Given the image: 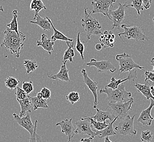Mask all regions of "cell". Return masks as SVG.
I'll return each instance as SVG.
<instances>
[{
  "instance_id": "obj_1",
  "label": "cell",
  "mask_w": 154,
  "mask_h": 142,
  "mask_svg": "<svg viewBox=\"0 0 154 142\" xmlns=\"http://www.w3.org/2000/svg\"><path fill=\"white\" fill-rule=\"evenodd\" d=\"M3 33L5 36L1 47L5 48L6 51H9L10 53L19 58L21 51L24 48L26 36L21 32L18 35L15 31H11L7 29L4 31Z\"/></svg>"
},
{
  "instance_id": "obj_2",
  "label": "cell",
  "mask_w": 154,
  "mask_h": 142,
  "mask_svg": "<svg viewBox=\"0 0 154 142\" xmlns=\"http://www.w3.org/2000/svg\"><path fill=\"white\" fill-rule=\"evenodd\" d=\"M125 87L124 84H120L118 88L116 89L105 87V89H101L100 92V94H107L106 101L108 103L125 102L130 100L132 97V94L126 91Z\"/></svg>"
},
{
  "instance_id": "obj_3",
  "label": "cell",
  "mask_w": 154,
  "mask_h": 142,
  "mask_svg": "<svg viewBox=\"0 0 154 142\" xmlns=\"http://www.w3.org/2000/svg\"><path fill=\"white\" fill-rule=\"evenodd\" d=\"M91 13V12L88 8H85L84 15L81 20L82 25L85 31L86 37L88 41L91 39V36H97L102 33L101 31V24L98 21L92 17Z\"/></svg>"
},
{
  "instance_id": "obj_4",
  "label": "cell",
  "mask_w": 154,
  "mask_h": 142,
  "mask_svg": "<svg viewBox=\"0 0 154 142\" xmlns=\"http://www.w3.org/2000/svg\"><path fill=\"white\" fill-rule=\"evenodd\" d=\"M134 102V99L131 97L130 100L125 102L108 103L106 110L113 113L118 120H120L128 116V112L131 110V106Z\"/></svg>"
},
{
  "instance_id": "obj_5",
  "label": "cell",
  "mask_w": 154,
  "mask_h": 142,
  "mask_svg": "<svg viewBox=\"0 0 154 142\" xmlns=\"http://www.w3.org/2000/svg\"><path fill=\"white\" fill-rule=\"evenodd\" d=\"M121 27L124 30L123 32L119 33L118 36L122 39V35L124 36L126 38L130 40L133 39L137 41H143L144 40L148 41L150 39L145 36L142 29L139 26H129L126 24H122Z\"/></svg>"
},
{
  "instance_id": "obj_6",
  "label": "cell",
  "mask_w": 154,
  "mask_h": 142,
  "mask_svg": "<svg viewBox=\"0 0 154 142\" xmlns=\"http://www.w3.org/2000/svg\"><path fill=\"white\" fill-rule=\"evenodd\" d=\"M136 115L131 117L128 115L125 118L120 120L118 125L115 127V130L122 136H135L137 131L134 129V123Z\"/></svg>"
},
{
  "instance_id": "obj_7",
  "label": "cell",
  "mask_w": 154,
  "mask_h": 142,
  "mask_svg": "<svg viewBox=\"0 0 154 142\" xmlns=\"http://www.w3.org/2000/svg\"><path fill=\"white\" fill-rule=\"evenodd\" d=\"M120 66L119 71L121 73L130 72L134 69H144V67H142L134 61L132 57L126 53L118 54L116 57Z\"/></svg>"
},
{
  "instance_id": "obj_8",
  "label": "cell",
  "mask_w": 154,
  "mask_h": 142,
  "mask_svg": "<svg viewBox=\"0 0 154 142\" xmlns=\"http://www.w3.org/2000/svg\"><path fill=\"white\" fill-rule=\"evenodd\" d=\"M116 1V0H94L91 2V6L93 7L92 13L94 14L101 13L112 20L109 15V11L110 8L113 7V3Z\"/></svg>"
},
{
  "instance_id": "obj_9",
  "label": "cell",
  "mask_w": 154,
  "mask_h": 142,
  "mask_svg": "<svg viewBox=\"0 0 154 142\" xmlns=\"http://www.w3.org/2000/svg\"><path fill=\"white\" fill-rule=\"evenodd\" d=\"M126 4H122L119 3V7L116 10L109 9V15L110 18L112 17V21H113L112 29L116 28L118 30L120 29L121 24L125 18V8Z\"/></svg>"
},
{
  "instance_id": "obj_10",
  "label": "cell",
  "mask_w": 154,
  "mask_h": 142,
  "mask_svg": "<svg viewBox=\"0 0 154 142\" xmlns=\"http://www.w3.org/2000/svg\"><path fill=\"white\" fill-rule=\"evenodd\" d=\"M77 128L75 130V134L81 135H88L93 138L96 136L95 131L91 128V124L88 119L80 118V120L75 122Z\"/></svg>"
},
{
  "instance_id": "obj_11",
  "label": "cell",
  "mask_w": 154,
  "mask_h": 142,
  "mask_svg": "<svg viewBox=\"0 0 154 142\" xmlns=\"http://www.w3.org/2000/svg\"><path fill=\"white\" fill-rule=\"evenodd\" d=\"M86 65L89 67L94 66L97 69L98 72L103 73L110 71L111 73H114L116 71V68L113 66L109 60L97 61L95 59H92L90 62L86 63Z\"/></svg>"
},
{
  "instance_id": "obj_12",
  "label": "cell",
  "mask_w": 154,
  "mask_h": 142,
  "mask_svg": "<svg viewBox=\"0 0 154 142\" xmlns=\"http://www.w3.org/2000/svg\"><path fill=\"white\" fill-rule=\"evenodd\" d=\"M81 73L83 75L84 83L86 84V86L88 87V88L90 90V91L92 92V94L94 95V103L93 107H94V108L96 109L97 106L98 104L97 92V91L98 89V83L92 80L91 79H90L89 78L85 69H84V68L82 69V70L81 71Z\"/></svg>"
},
{
  "instance_id": "obj_13",
  "label": "cell",
  "mask_w": 154,
  "mask_h": 142,
  "mask_svg": "<svg viewBox=\"0 0 154 142\" xmlns=\"http://www.w3.org/2000/svg\"><path fill=\"white\" fill-rule=\"evenodd\" d=\"M31 113H27V115L25 116L20 117L16 113H13V116L14 119L20 126L26 130L30 134V136L32 135L34 131L35 125L33 124L31 119Z\"/></svg>"
},
{
  "instance_id": "obj_14",
  "label": "cell",
  "mask_w": 154,
  "mask_h": 142,
  "mask_svg": "<svg viewBox=\"0 0 154 142\" xmlns=\"http://www.w3.org/2000/svg\"><path fill=\"white\" fill-rule=\"evenodd\" d=\"M72 119H66L61 122H57L56 126H60L61 128V132L68 137V142H72L75 134V128L72 124Z\"/></svg>"
},
{
  "instance_id": "obj_15",
  "label": "cell",
  "mask_w": 154,
  "mask_h": 142,
  "mask_svg": "<svg viewBox=\"0 0 154 142\" xmlns=\"http://www.w3.org/2000/svg\"><path fill=\"white\" fill-rule=\"evenodd\" d=\"M136 68L132 69V71L129 72V73L128 74V77L124 79H116V77L113 76L112 78L109 83L106 86L107 88H109L112 89H117L118 88L119 85L120 84H122V83L126 81H130L131 82H134L135 80L137 79V72Z\"/></svg>"
},
{
  "instance_id": "obj_16",
  "label": "cell",
  "mask_w": 154,
  "mask_h": 142,
  "mask_svg": "<svg viewBox=\"0 0 154 142\" xmlns=\"http://www.w3.org/2000/svg\"><path fill=\"white\" fill-rule=\"evenodd\" d=\"M154 106V100L153 99H150V105L148 108L144 110L141 113L139 118L137 119V122H140L142 124L145 126L151 125V122L153 120L154 118L151 116V110Z\"/></svg>"
},
{
  "instance_id": "obj_17",
  "label": "cell",
  "mask_w": 154,
  "mask_h": 142,
  "mask_svg": "<svg viewBox=\"0 0 154 142\" xmlns=\"http://www.w3.org/2000/svg\"><path fill=\"white\" fill-rule=\"evenodd\" d=\"M115 38L116 36L113 33V31L106 30L101 34L100 41L102 47L104 48H112L114 47Z\"/></svg>"
},
{
  "instance_id": "obj_18",
  "label": "cell",
  "mask_w": 154,
  "mask_h": 142,
  "mask_svg": "<svg viewBox=\"0 0 154 142\" xmlns=\"http://www.w3.org/2000/svg\"><path fill=\"white\" fill-rule=\"evenodd\" d=\"M66 63L67 62H63V64L61 67L59 72L57 74H52L51 76L48 74V77L51 79H55L57 81L60 80L63 82H69L70 79L68 76V70L66 67Z\"/></svg>"
},
{
  "instance_id": "obj_19",
  "label": "cell",
  "mask_w": 154,
  "mask_h": 142,
  "mask_svg": "<svg viewBox=\"0 0 154 142\" xmlns=\"http://www.w3.org/2000/svg\"><path fill=\"white\" fill-rule=\"evenodd\" d=\"M96 115L93 116H91L90 118L94 119L96 121L98 122H106V120L108 119L112 122L114 119L116 118L115 116L113 115V113L108 111V110H106L103 111L101 109H98L96 108Z\"/></svg>"
},
{
  "instance_id": "obj_20",
  "label": "cell",
  "mask_w": 154,
  "mask_h": 142,
  "mask_svg": "<svg viewBox=\"0 0 154 142\" xmlns=\"http://www.w3.org/2000/svg\"><path fill=\"white\" fill-rule=\"evenodd\" d=\"M152 85L150 83V80H145L144 84H140L139 83H136L134 86L137 89V91L140 92L145 96L148 100L153 99L154 100V96L151 93V86Z\"/></svg>"
},
{
  "instance_id": "obj_21",
  "label": "cell",
  "mask_w": 154,
  "mask_h": 142,
  "mask_svg": "<svg viewBox=\"0 0 154 142\" xmlns=\"http://www.w3.org/2000/svg\"><path fill=\"white\" fill-rule=\"evenodd\" d=\"M117 120L118 118H116L112 122H110L108 126L103 130L100 131L95 130L96 136H97L98 138L100 139H102V138H104L106 137L112 136L116 135V133L113 128V124Z\"/></svg>"
},
{
  "instance_id": "obj_22",
  "label": "cell",
  "mask_w": 154,
  "mask_h": 142,
  "mask_svg": "<svg viewBox=\"0 0 154 142\" xmlns=\"http://www.w3.org/2000/svg\"><path fill=\"white\" fill-rule=\"evenodd\" d=\"M54 45V41L52 39H48L47 36L45 33L42 35L41 39L37 41V45L42 47L50 55H51V51H53Z\"/></svg>"
},
{
  "instance_id": "obj_23",
  "label": "cell",
  "mask_w": 154,
  "mask_h": 142,
  "mask_svg": "<svg viewBox=\"0 0 154 142\" xmlns=\"http://www.w3.org/2000/svg\"><path fill=\"white\" fill-rule=\"evenodd\" d=\"M18 103L20 104L21 107L20 112L19 114L20 117L24 116L25 114L27 113L31 112V108L32 104L31 100V96H28L27 97L23 100H18Z\"/></svg>"
},
{
  "instance_id": "obj_24",
  "label": "cell",
  "mask_w": 154,
  "mask_h": 142,
  "mask_svg": "<svg viewBox=\"0 0 154 142\" xmlns=\"http://www.w3.org/2000/svg\"><path fill=\"white\" fill-rule=\"evenodd\" d=\"M33 20L36 21H31L30 23L35 24L38 25L44 31H51V28L50 21L48 20L47 18H42L40 15L38 14L34 17Z\"/></svg>"
},
{
  "instance_id": "obj_25",
  "label": "cell",
  "mask_w": 154,
  "mask_h": 142,
  "mask_svg": "<svg viewBox=\"0 0 154 142\" xmlns=\"http://www.w3.org/2000/svg\"><path fill=\"white\" fill-rule=\"evenodd\" d=\"M31 100L32 104V106L35 110L38 108L47 109L48 108V103L51 100H46L44 98H38L37 97H31Z\"/></svg>"
},
{
  "instance_id": "obj_26",
  "label": "cell",
  "mask_w": 154,
  "mask_h": 142,
  "mask_svg": "<svg viewBox=\"0 0 154 142\" xmlns=\"http://www.w3.org/2000/svg\"><path fill=\"white\" fill-rule=\"evenodd\" d=\"M66 44L67 45L68 48V49L65 51L63 57V62H67L68 60L70 62H73V57L74 56V51L73 48L74 46V41L66 42Z\"/></svg>"
},
{
  "instance_id": "obj_27",
  "label": "cell",
  "mask_w": 154,
  "mask_h": 142,
  "mask_svg": "<svg viewBox=\"0 0 154 142\" xmlns=\"http://www.w3.org/2000/svg\"><path fill=\"white\" fill-rule=\"evenodd\" d=\"M48 20L50 21L51 23V27L53 28L54 30V34L51 37V39L53 41H56L57 40H60V41H69V42H73L74 41V39H69L67 37H66V36L64 35L61 32L55 29V27L54 26L53 24L52 23L51 21V19L48 17H46Z\"/></svg>"
},
{
  "instance_id": "obj_28",
  "label": "cell",
  "mask_w": 154,
  "mask_h": 142,
  "mask_svg": "<svg viewBox=\"0 0 154 142\" xmlns=\"http://www.w3.org/2000/svg\"><path fill=\"white\" fill-rule=\"evenodd\" d=\"M12 14H13V19L10 23L7 25V29L11 31H14L17 33L18 35H19L21 31H20L18 29V21H17L18 11L14 10L12 12Z\"/></svg>"
},
{
  "instance_id": "obj_29",
  "label": "cell",
  "mask_w": 154,
  "mask_h": 142,
  "mask_svg": "<svg viewBox=\"0 0 154 142\" xmlns=\"http://www.w3.org/2000/svg\"><path fill=\"white\" fill-rule=\"evenodd\" d=\"M31 11H35V17L39 14V12L42 9H47L45 4L42 0H32L30 6Z\"/></svg>"
},
{
  "instance_id": "obj_30",
  "label": "cell",
  "mask_w": 154,
  "mask_h": 142,
  "mask_svg": "<svg viewBox=\"0 0 154 142\" xmlns=\"http://www.w3.org/2000/svg\"><path fill=\"white\" fill-rule=\"evenodd\" d=\"M80 118L82 119H88L89 120V121L90 122L91 124L92 125V127H94V128H95L96 130H103L105 128L108 126V124H107L106 123V122H97L94 119L90 118V117H87V116H82Z\"/></svg>"
},
{
  "instance_id": "obj_31",
  "label": "cell",
  "mask_w": 154,
  "mask_h": 142,
  "mask_svg": "<svg viewBox=\"0 0 154 142\" xmlns=\"http://www.w3.org/2000/svg\"><path fill=\"white\" fill-rule=\"evenodd\" d=\"M23 64L26 69L27 74H30V73L35 72L38 67L37 62L33 60H25Z\"/></svg>"
},
{
  "instance_id": "obj_32",
  "label": "cell",
  "mask_w": 154,
  "mask_h": 142,
  "mask_svg": "<svg viewBox=\"0 0 154 142\" xmlns=\"http://www.w3.org/2000/svg\"><path fill=\"white\" fill-rule=\"evenodd\" d=\"M5 83L6 86L8 89L14 90V89H16V88L18 87L19 84L20 83V81L18 80L17 79H16L15 77L8 76L5 81Z\"/></svg>"
},
{
  "instance_id": "obj_33",
  "label": "cell",
  "mask_w": 154,
  "mask_h": 142,
  "mask_svg": "<svg viewBox=\"0 0 154 142\" xmlns=\"http://www.w3.org/2000/svg\"><path fill=\"white\" fill-rule=\"evenodd\" d=\"M132 3L131 5H126V7H133L135 8L137 12L138 15H140V11L144 10V7L143 6L142 0H131Z\"/></svg>"
},
{
  "instance_id": "obj_34",
  "label": "cell",
  "mask_w": 154,
  "mask_h": 142,
  "mask_svg": "<svg viewBox=\"0 0 154 142\" xmlns=\"http://www.w3.org/2000/svg\"><path fill=\"white\" fill-rule=\"evenodd\" d=\"M80 32L78 33L77 37V42H76V45H75V48L77 51L80 54V56L82 57V59L83 60V61L84 60V51L85 50V47L84 45L83 44V43H82L80 41Z\"/></svg>"
},
{
  "instance_id": "obj_35",
  "label": "cell",
  "mask_w": 154,
  "mask_h": 142,
  "mask_svg": "<svg viewBox=\"0 0 154 142\" xmlns=\"http://www.w3.org/2000/svg\"><path fill=\"white\" fill-rule=\"evenodd\" d=\"M154 133L150 130L142 131L140 135V139L143 142H151Z\"/></svg>"
},
{
  "instance_id": "obj_36",
  "label": "cell",
  "mask_w": 154,
  "mask_h": 142,
  "mask_svg": "<svg viewBox=\"0 0 154 142\" xmlns=\"http://www.w3.org/2000/svg\"><path fill=\"white\" fill-rule=\"evenodd\" d=\"M80 99L79 94L78 92L75 91H72L66 96V100L69 101L71 104H74L75 103L79 101Z\"/></svg>"
},
{
  "instance_id": "obj_37",
  "label": "cell",
  "mask_w": 154,
  "mask_h": 142,
  "mask_svg": "<svg viewBox=\"0 0 154 142\" xmlns=\"http://www.w3.org/2000/svg\"><path fill=\"white\" fill-rule=\"evenodd\" d=\"M37 120L35 121V127H34V131L32 135L29 138V142H42L41 137L39 136L37 133H36L37 127Z\"/></svg>"
},
{
  "instance_id": "obj_38",
  "label": "cell",
  "mask_w": 154,
  "mask_h": 142,
  "mask_svg": "<svg viewBox=\"0 0 154 142\" xmlns=\"http://www.w3.org/2000/svg\"><path fill=\"white\" fill-rule=\"evenodd\" d=\"M22 89H23L24 91L26 92L28 95H29L34 90L32 82L31 81L30 82L24 81L22 84Z\"/></svg>"
},
{
  "instance_id": "obj_39",
  "label": "cell",
  "mask_w": 154,
  "mask_h": 142,
  "mask_svg": "<svg viewBox=\"0 0 154 142\" xmlns=\"http://www.w3.org/2000/svg\"><path fill=\"white\" fill-rule=\"evenodd\" d=\"M15 95L17 97V100H23L28 97V95L26 92L24 91V90L18 86L16 88Z\"/></svg>"
},
{
  "instance_id": "obj_40",
  "label": "cell",
  "mask_w": 154,
  "mask_h": 142,
  "mask_svg": "<svg viewBox=\"0 0 154 142\" xmlns=\"http://www.w3.org/2000/svg\"><path fill=\"white\" fill-rule=\"evenodd\" d=\"M42 98L46 100H51V91L46 87H43L41 90Z\"/></svg>"
},
{
  "instance_id": "obj_41",
  "label": "cell",
  "mask_w": 154,
  "mask_h": 142,
  "mask_svg": "<svg viewBox=\"0 0 154 142\" xmlns=\"http://www.w3.org/2000/svg\"><path fill=\"white\" fill-rule=\"evenodd\" d=\"M145 80H149L154 82V72L153 71H145Z\"/></svg>"
},
{
  "instance_id": "obj_42",
  "label": "cell",
  "mask_w": 154,
  "mask_h": 142,
  "mask_svg": "<svg viewBox=\"0 0 154 142\" xmlns=\"http://www.w3.org/2000/svg\"><path fill=\"white\" fill-rule=\"evenodd\" d=\"M143 6L144 8V9H148L150 7L152 0H142Z\"/></svg>"
},
{
  "instance_id": "obj_43",
  "label": "cell",
  "mask_w": 154,
  "mask_h": 142,
  "mask_svg": "<svg viewBox=\"0 0 154 142\" xmlns=\"http://www.w3.org/2000/svg\"><path fill=\"white\" fill-rule=\"evenodd\" d=\"M79 142H94V140H93V138L92 137H90L89 138H82Z\"/></svg>"
},
{
  "instance_id": "obj_44",
  "label": "cell",
  "mask_w": 154,
  "mask_h": 142,
  "mask_svg": "<svg viewBox=\"0 0 154 142\" xmlns=\"http://www.w3.org/2000/svg\"><path fill=\"white\" fill-rule=\"evenodd\" d=\"M102 45L100 43H97L96 45H95V49L97 50V51H101V49H102Z\"/></svg>"
},
{
  "instance_id": "obj_45",
  "label": "cell",
  "mask_w": 154,
  "mask_h": 142,
  "mask_svg": "<svg viewBox=\"0 0 154 142\" xmlns=\"http://www.w3.org/2000/svg\"><path fill=\"white\" fill-rule=\"evenodd\" d=\"M150 64L151 65L153 66V71H154V57H152L151 60V61H150Z\"/></svg>"
},
{
  "instance_id": "obj_46",
  "label": "cell",
  "mask_w": 154,
  "mask_h": 142,
  "mask_svg": "<svg viewBox=\"0 0 154 142\" xmlns=\"http://www.w3.org/2000/svg\"><path fill=\"white\" fill-rule=\"evenodd\" d=\"M151 93L152 95L154 96V86L151 85Z\"/></svg>"
},
{
  "instance_id": "obj_47",
  "label": "cell",
  "mask_w": 154,
  "mask_h": 142,
  "mask_svg": "<svg viewBox=\"0 0 154 142\" xmlns=\"http://www.w3.org/2000/svg\"><path fill=\"white\" fill-rule=\"evenodd\" d=\"M104 142H112L110 140L109 138V137H105L104 138Z\"/></svg>"
},
{
  "instance_id": "obj_48",
  "label": "cell",
  "mask_w": 154,
  "mask_h": 142,
  "mask_svg": "<svg viewBox=\"0 0 154 142\" xmlns=\"http://www.w3.org/2000/svg\"><path fill=\"white\" fill-rule=\"evenodd\" d=\"M0 11L1 12H4V9H3V7L2 6H0Z\"/></svg>"
},
{
  "instance_id": "obj_49",
  "label": "cell",
  "mask_w": 154,
  "mask_h": 142,
  "mask_svg": "<svg viewBox=\"0 0 154 142\" xmlns=\"http://www.w3.org/2000/svg\"><path fill=\"white\" fill-rule=\"evenodd\" d=\"M124 1H125V4H126L127 2H128V0H124Z\"/></svg>"
},
{
  "instance_id": "obj_50",
  "label": "cell",
  "mask_w": 154,
  "mask_h": 142,
  "mask_svg": "<svg viewBox=\"0 0 154 142\" xmlns=\"http://www.w3.org/2000/svg\"><path fill=\"white\" fill-rule=\"evenodd\" d=\"M153 21H154V18H153Z\"/></svg>"
},
{
  "instance_id": "obj_51",
  "label": "cell",
  "mask_w": 154,
  "mask_h": 142,
  "mask_svg": "<svg viewBox=\"0 0 154 142\" xmlns=\"http://www.w3.org/2000/svg\"><path fill=\"white\" fill-rule=\"evenodd\" d=\"M1 67H0V72H1Z\"/></svg>"
},
{
  "instance_id": "obj_52",
  "label": "cell",
  "mask_w": 154,
  "mask_h": 142,
  "mask_svg": "<svg viewBox=\"0 0 154 142\" xmlns=\"http://www.w3.org/2000/svg\"><path fill=\"white\" fill-rule=\"evenodd\" d=\"M0 137H1V135H0Z\"/></svg>"
}]
</instances>
